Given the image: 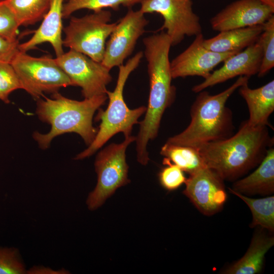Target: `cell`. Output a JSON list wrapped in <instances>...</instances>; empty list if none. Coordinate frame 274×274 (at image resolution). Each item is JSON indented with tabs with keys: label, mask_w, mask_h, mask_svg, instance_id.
I'll return each mask as SVG.
<instances>
[{
	"label": "cell",
	"mask_w": 274,
	"mask_h": 274,
	"mask_svg": "<svg viewBox=\"0 0 274 274\" xmlns=\"http://www.w3.org/2000/svg\"><path fill=\"white\" fill-rule=\"evenodd\" d=\"M267 127L252 126L245 121L235 134L196 149L207 167L224 181H233L258 165L273 146Z\"/></svg>",
	"instance_id": "1"
},
{
	"label": "cell",
	"mask_w": 274,
	"mask_h": 274,
	"mask_svg": "<svg viewBox=\"0 0 274 274\" xmlns=\"http://www.w3.org/2000/svg\"><path fill=\"white\" fill-rule=\"evenodd\" d=\"M107 99L104 94L79 101L65 97L58 92L53 93L51 98L38 99L36 114L41 121L50 124L51 128L47 133L34 132L33 139L45 150L57 136L74 132L89 146L97 132L93 126V115Z\"/></svg>",
	"instance_id": "2"
},
{
	"label": "cell",
	"mask_w": 274,
	"mask_h": 274,
	"mask_svg": "<svg viewBox=\"0 0 274 274\" xmlns=\"http://www.w3.org/2000/svg\"><path fill=\"white\" fill-rule=\"evenodd\" d=\"M249 79L239 76L230 87L215 95L203 90L198 92L191 107L190 124L181 133L169 138L166 143L198 148L231 136L232 113L226 103L236 89L248 83Z\"/></svg>",
	"instance_id": "3"
},
{
	"label": "cell",
	"mask_w": 274,
	"mask_h": 274,
	"mask_svg": "<svg viewBox=\"0 0 274 274\" xmlns=\"http://www.w3.org/2000/svg\"><path fill=\"white\" fill-rule=\"evenodd\" d=\"M143 44L148 62L150 91L145 116L140 122L138 136L147 142L157 136L163 114L174 100L176 89L172 85L169 60L172 43L169 37L161 31L145 38Z\"/></svg>",
	"instance_id": "4"
},
{
	"label": "cell",
	"mask_w": 274,
	"mask_h": 274,
	"mask_svg": "<svg viewBox=\"0 0 274 274\" xmlns=\"http://www.w3.org/2000/svg\"><path fill=\"white\" fill-rule=\"evenodd\" d=\"M143 57V52L140 51L125 64L119 66L115 88L113 91L108 90L106 93L108 106L105 111L99 108L96 116L97 120L100 121L96 134L87 148L76 155L75 160L91 156L117 133L122 132L125 137L131 135L133 126L140 123L138 120L146 112V107L129 109L123 98V90L130 74L139 66Z\"/></svg>",
	"instance_id": "5"
},
{
	"label": "cell",
	"mask_w": 274,
	"mask_h": 274,
	"mask_svg": "<svg viewBox=\"0 0 274 274\" xmlns=\"http://www.w3.org/2000/svg\"><path fill=\"white\" fill-rule=\"evenodd\" d=\"M111 16L109 11L103 9L82 17H72L68 24L63 28V46L101 62L106 40L117 23H110Z\"/></svg>",
	"instance_id": "6"
},
{
	"label": "cell",
	"mask_w": 274,
	"mask_h": 274,
	"mask_svg": "<svg viewBox=\"0 0 274 274\" xmlns=\"http://www.w3.org/2000/svg\"><path fill=\"white\" fill-rule=\"evenodd\" d=\"M135 140L134 136H126L122 143H112L97 153L94 162L97 182L86 200L89 210H96L118 188L129 183L125 153L128 145Z\"/></svg>",
	"instance_id": "7"
},
{
	"label": "cell",
	"mask_w": 274,
	"mask_h": 274,
	"mask_svg": "<svg viewBox=\"0 0 274 274\" xmlns=\"http://www.w3.org/2000/svg\"><path fill=\"white\" fill-rule=\"evenodd\" d=\"M21 89L39 99L44 93H54L63 87L73 86L70 78L50 56H31L18 50L11 61Z\"/></svg>",
	"instance_id": "8"
},
{
	"label": "cell",
	"mask_w": 274,
	"mask_h": 274,
	"mask_svg": "<svg viewBox=\"0 0 274 274\" xmlns=\"http://www.w3.org/2000/svg\"><path fill=\"white\" fill-rule=\"evenodd\" d=\"M140 10L144 14L157 13L164 22L160 30L166 29L172 46L180 43L185 36L202 33L198 16L192 8L191 0H143Z\"/></svg>",
	"instance_id": "9"
},
{
	"label": "cell",
	"mask_w": 274,
	"mask_h": 274,
	"mask_svg": "<svg viewBox=\"0 0 274 274\" xmlns=\"http://www.w3.org/2000/svg\"><path fill=\"white\" fill-rule=\"evenodd\" d=\"M55 60L66 74L73 86L81 88L84 98L106 94L107 86L112 80L111 70L88 56L70 49Z\"/></svg>",
	"instance_id": "10"
},
{
	"label": "cell",
	"mask_w": 274,
	"mask_h": 274,
	"mask_svg": "<svg viewBox=\"0 0 274 274\" xmlns=\"http://www.w3.org/2000/svg\"><path fill=\"white\" fill-rule=\"evenodd\" d=\"M148 23L145 14L140 10L129 9L117 22L106 43L101 63L110 70L123 64L133 51L137 41L145 32Z\"/></svg>",
	"instance_id": "11"
},
{
	"label": "cell",
	"mask_w": 274,
	"mask_h": 274,
	"mask_svg": "<svg viewBox=\"0 0 274 274\" xmlns=\"http://www.w3.org/2000/svg\"><path fill=\"white\" fill-rule=\"evenodd\" d=\"M183 193L206 216L221 210L227 200L224 180L214 170L206 166L189 175Z\"/></svg>",
	"instance_id": "12"
},
{
	"label": "cell",
	"mask_w": 274,
	"mask_h": 274,
	"mask_svg": "<svg viewBox=\"0 0 274 274\" xmlns=\"http://www.w3.org/2000/svg\"><path fill=\"white\" fill-rule=\"evenodd\" d=\"M202 33L195 36L192 43L170 62L173 79L188 76L208 77L219 63L239 51L218 53L206 48Z\"/></svg>",
	"instance_id": "13"
},
{
	"label": "cell",
	"mask_w": 274,
	"mask_h": 274,
	"mask_svg": "<svg viewBox=\"0 0 274 274\" xmlns=\"http://www.w3.org/2000/svg\"><path fill=\"white\" fill-rule=\"evenodd\" d=\"M274 9L257 0H237L210 19L212 28L222 31L263 24L273 15Z\"/></svg>",
	"instance_id": "14"
},
{
	"label": "cell",
	"mask_w": 274,
	"mask_h": 274,
	"mask_svg": "<svg viewBox=\"0 0 274 274\" xmlns=\"http://www.w3.org/2000/svg\"><path fill=\"white\" fill-rule=\"evenodd\" d=\"M262 58L260 42L258 40L244 50L233 54L223 62L220 68L211 73L204 81L194 85L192 91L198 93L206 88L224 82L237 76L251 77L257 74Z\"/></svg>",
	"instance_id": "15"
},
{
	"label": "cell",
	"mask_w": 274,
	"mask_h": 274,
	"mask_svg": "<svg viewBox=\"0 0 274 274\" xmlns=\"http://www.w3.org/2000/svg\"><path fill=\"white\" fill-rule=\"evenodd\" d=\"M64 0H50L49 8L40 27L27 41L19 44V50L27 52L42 43H49L56 57L64 52L63 49L62 31V10Z\"/></svg>",
	"instance_id": "16"
},
{
	"label": "cell",
	"mask_w": 274,
	"mask_h": 274,
	"mask_svg": "<svg viewBox=\"0 0 274 274\" xmlns=\"http://www.w3.org/2000/svg\"><path fill=\"white\" fill-rule=\"evenodd\" d=\"M257 227L244 255L228 266L222 273L255 274L261 271L265 255L274 245V236L265 229Z\"/></svg>",
	"instance_id": "17"
},
{
	"label": "cell",
	"mask_w": 274,
	"mask_h": 274,
	"mask_svg": "<svg viewBox=\"0 0 274 274\" xmlns=\"http://www.w3.org/2000/svg\"><path fill=\"white\" fill-rule=\"evenodd\" d=\"M238 89L248 108V123L254 126H266L272 128L268 118L274 111V80L255 89L250 88L248 83Z\"/></svg>",
	"instance_id": "18"
},
{
	"label": "cell",
	"mask_w": 274,
	"mask_h": 274,
	"mask_svg": "<svg viewBox=\"0 0 274 274\" xmlns=\"http://www.w3.org/2000/svg\"><path fill=\"white\" fill-rule=\"evenodd\" d=\"M233 191L244 195H269L274 192V148L270 147L258 167L247 177L235 182Z\"/></svg>",
	"instance_id": "19"
},
{
	"label": "cell",
	"mask_w": 274,
	"mask_h": 274,
	"mask_svg": "<svg viewBox=\"0 0 274 274\" xmlns=\"http://www.w3.org/2000/svg\"><path fill=\"white\" fill-rule=\"evenodd\" d=\"M263 29L261 24L220 31L213 38L204 39L203 45L218 53L240 51L255 43Z\"/></svg>",
	"instance_id": "20"
},
{
	"label": "cell",
	"mask_w": 274,
	"mask_h": 274,
	"mask_svg": "<svg viewBox=\"0 0 274 274\" xmlns=\"http://www.w3.org/2000/svg\"><path fill=\"white\" fill-rule=\"evenodd\" d=\"M160 154L183 172L192 174L206 165L197 149L165 143Z\"/></svg>",
	"instance_id": "21"
},
{
	"label": "cell",
	"mask_w": 274,
	"mask_h": 274,
	"mask_svg": "<svg viewBox=\"0 0 274 274\" xmlns=\"http://www.w3.org/2000/svg\"><path fill=\"white\" fill-rule=\"evenodd\" d=\"M229 192L236 195L250 208L252 221L250 227H260L272 233L274 232V196L252 198L228 188Z\"/></svg>",
	"instance_id": "22"
},
{
	"label": "cell",
	"mask_w": 274,
	"mask_h": 274,
	"mask_svg": "<svg viewBox=\"0 0 274 274\" xmlns=\"http://www.w3.org/2000/svg\"><path fill=\"white\" fill-rule=\"evenodd\" d=\"M19 26H28L43 19L50 0H6Z\"/></svg>",
	"instance_id": "23"
},
{
	"label": "cell",
	"mask_w": 274,
	"mask_h": 274,
	"mask_svg": "<svg viewBox=\"0 0 274 274\" xmlns=\"http://www.w3.org/2000/svg\"><path fill=\"white\" fill-rule=\"evenodd\" d=\"M143 0H67L63 4V18H68L72 13L79 10L87 9L93 12L110 8L118 10L120 6L130 7Z\"/></svg>",
	"instance_id": "24"
},
{
	"label": "cell",
	"mask_w": 274,
	"mask_h": 274,
	"mask_svg": "<svg viewBox=\"0 0 274 274\" xmlns=\"http://www.w3.org/2000/svg\"><path fill=\"white\" fill-rule=\"evenodd\" d=\"M263 29L259 40L262 58L257 74L259 77L264 76L274 66V16H271L263 24Z\"/></svg>",
	"instance_id": "25"
},
{
	"label": "cell",
	"mask_w": 274,
	"mask_h": 274,
	"mask_svg": "<svg viewBox=\"0 0 274 274\" xmlns=\"http://www.w3.org/2000/svg\"><path fill=\"white\" fill-rule=\"evenodd\" d=\"M27 269L18 248L0 247V274H26Z\"/></svg>",
	"instance_id": "26"
},
{
	"label": "cell",
	"mask_w": 274,
	"mask_h": 274,
	"mask_svg": "<svg viewBox=\"0 0 274 274\" xmlns=\"http://www.w3.org/2000/svg\"><path fill=\"white\" fill-rule=\"evenodd\" d=\"M21 89L18 77L9 62H0V99L9 104V96L13 91Z\"/></svg>",
	"instance_id": "27"
},
{
	"label": "cell",
	"mask_w": 274,
	"mask_h": 274,
	"mask_svg": "<svg viewBox=\"0 0 274 274\" xmlns=\"http://www.w3.org/2000/svg\"><path fill=\"white\" fill-rule=\"evenodd\" d=\"M163 163L166 166L162 169L159 174V180L163 187L172 191L185 183L186 178L183 171L179 167L165 158L163 160Z\"/></svg>",
	"instance_id": "28"
},
{
	"label": "cell",
	"mask_w": 274,
	"mask_h": 274,
	"mask_svg": "<svg viewBox=\"0 0 274 274\" xmlns=\"http://www.w3.org/2000/svg\"><path fill=\"white\" fill-rule=\"evenodd\" d=\"M19 25L6 0H0V36L9 40L18 39Z\"/></svg>",
	"instance_id": "29"
},
{
	"label": "cell",
	"mask_w": 274,
	"mask_h": 274,
	"mask_svg": "<svg viewBox=\"0 0 274 274\" xmlns=\"http://www.w3.org/2000/svg\"><path fill=\"white\" fill-rule=\"evenodd\" d=\"M18 39L12 41L0 36V62H9L18 51Z\"/></svg>",
	"instance_id": "30"
},
{
	"label": "cell",
	"mask_w": 274,
	"mask_h": 274,
	"mask_svg": "<svg viewBox=\"0 0 274 274\" xmlns=\"http://www.w3.org/2000/svg\"><path fill=\"white\" fill-rule=\"evenodd\" d=\"M68 271L64 268L55 270L43 265H34L27 269L26 274H66Z\"/></svg>",
	"instance_id": "31"
},
{
	"label": "cell",
	"mask_w": 274,
	"mask_h": 274,
	"mask_svg": "<svg viewBox=\"0 0 274 274\" xmlns=\"http://www.w3.org/2000/svg\"><path fill=\"white\" fill-rule=\"evenodd\" d=\"M262 4L274 9V0H257Z\"/></svg>",
	"instance_id": "32"
}]
</instances>
